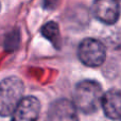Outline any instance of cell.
Instances as JSON below:
<instances>
[{
    "label": "cell",
    "instance_id": "obj_1",
    "mask_svg": "<svg viewBox=\"0 0 121 121\" xmlns=\"http://www.w3.org/2000/svg\"><path fill=\"white\" fill-rule=\"evenodd\" d=\"M103 92L101 85L92 80H85L77 84L73 92V103L80 112L92 114L102 104Z\"/></svg>",
    "mask_w": 121,
    "mask_h": 121
},
{
    "label": "cell",
    "instance_id": "obj_2",
    "mask_svg": "<svg viewBox=\"0 0 121 121\" xmlns=\"http://www.w3.org/2000/svg\"><path fill=\"white\" fill-rule=\"evenodd\" d=\"M23 83L17 77H9L0 82V116L13 115L22 100Z\"/></svg>",
    "mask_w": 121,
    "mask_h": 121
},
{
    "label": "cell",
    "instance_id": "obj_3",
    "mask_svg": "<svg viewBox=\"0 0 121 121\" xmlns=\"http://www.w3.org/2000/svg\"><path fill=\"white\" fill-rule=\"evenodd\" d=\"M79 59L88 67H99L104 63L106 50L104 45L95 38H85L78 49Z\"/></svg>",
    "mask_w": 121,
    "mask_h": 121
},
{
    "label": "cell",
    "instance_id": "obj_4",
    "mask_svg": "<svg viewBox=\"0 0 121 121\" xmlns=\"http://www.w3.org/2000/svg\"><path fill=\"white\" fill-rule=\"evenodd\" d=\"M91 11L99 21L105 25H114L120 16L119 0H95Z\"/></svg>",
    "mask_w": 121,
    "mask_h": 121
},
{
    "label": "cell",
    "instance_id": "obj_5",
    "mask_svg": "<svg viewBox=\"0 0 121 121\" xmlns=\"http://www.w3.org/2000/svg\"><path fill=\"white\" fill-rule=\"evenodd\" d=\"M48 121H79L77 106L67 99L55 100L48 109Z\"/></svg>",
    "mask_w": 121,
    "mask_h": 121
},
{
    "label": "cell",
    "instance_id": "obj_6",
    "mask_svg": "<svg viewBox=\"0 0 121 121\" xmlns=\"http://www.w3.org/2000/svg\"><path fill=\"white\" fill-rule=\"evenodd\" d=\"M40 103L35 97H26L21 100L12 115V121H37Z\"/></svg>",
    "mask_w": 121,
    "mask_h": 121
},
{
    "label": "cell",
    "instance_id": "obj_7",
    "mask_svg": "<svg viewBox=\"0 0 121 121\" xmlns=\"http://www.w3.org/2000/svg\"><path fill=\"white\" fill-rule=\"evenodd\" d=\"M102 108L105 116L112 120L121 119V90L109 89L103 95Z\"/></svg>",
    "mask_w": 121,
    "mask_h": 121
},
{
    "label": "cell",
    "instance_id": "obj_8",
    "mask_svg": "<svg viewBox=\"0 0 121 121\" xmlns=\"http://www.w3.org/2000/svg\"><path fill=\"white\" fill-rule=\"evenodd\" d=\"M42 34L49 40L55 48L60 49L62 45V38H60L59 25L54 21H49L42 28Z\"/></svg>",
    "mask_w": 121,
    "mask_h": 121
},
{
    "label": "cell",
    "instance_id": "obj_9",
    "mask_svg": "<svg viewBox=\"0 0 121 121\" xmlns=\"http://www.w3.org/2000/svg\"><path fill=\"white\" fill-rule=\"evenodd\" d=\"M52 1L55 3L56 0H45V2H46V3H45V6H46L47 9H53L52 6H54V4L52 3Z\"/></svg>",
    "mask_w": 121,
    "mask_h": 121
},
{
    "label": "cell",
    "instance_id": "obj_10",
    "mask_svg": "<svg viewBox=\"0 0 121 121\" xmlns=\"http://www.w3.org/2000/svg\"><path fill=\"white\" fill-rule=\"evenodd\" d=\"M0 9H1V4H0Z\"/></svg>",
    "mask_w": 121,
    "mask_h": 121
}]
</instances>
